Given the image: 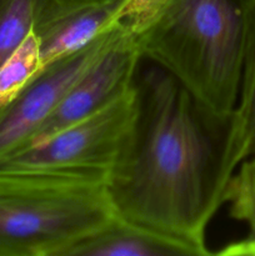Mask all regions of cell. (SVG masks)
Here are the masks:
<instances>
[{"label":"cell","instance_id":"cell-12","mask_svg":"<svg viewBox=\"0 0 255 256\" xmlns=\"http://www.w3.org/2000/svg\"><path fill=\"white\" fill-rule=\"evenodd\" d=\"M225 204L232 218L249 226L248 236H255V156L235 170L225 192Z\"/></svg>","mask_w":255,"mask_h":256},{"label":"cell","instance_id":"cell-13","mask_svg":"<svg viewBox=\"0 0 255 256\" xmlns=\"http://www.w3.org/2000/svg\"><path fill=\"white\" fill-rule=\"evenodd\" d=\"M218 254L220 255H248L255 256V236H246L245 239L226 245Z\"/></svg>","mask_w":255,"mask_h":256},{"label":"cell","instance_id":"cell-8","mask_svg":"<svg viewBox=\"0 0 255 256\" xmlns=\"http://www.w3.org/2000/svg\"><path fill=\"white\" fill-rule=\"evenodd\" d=\"M62 256H194V254L184 245L116 216L104 228L66 248Z\"/></svg>","mask_w":255,"mask_h":256},{"label":"cell","instance_id":"cell-11","mask_svg":"<svg viewBox=\"0 0 255 256\" xmlns=\"http://www.w3.org/2000/svg\"><path fill=\"white\" fill-rule=\"evenodd\" d=\"M36 0H0V65L29 35Z\"/></svg>","mask_w":255,"mask_h":256},{"label":"cell","instance_id":"cell-1","mask_svg":"<svg viewBox=\"0 0 255 256\" xmlns=\"http://www.w3.org/2000/svg\"><path fill=\"white\" fill-rule=\"evenodd\" d=\"M136 115L106 190L118 218L212 255L206 229L225 204L229 119L202 106L158 65L135 82Z\"/></svg>","mask_w":255,"mask_h":256},{"label":"cell","instance_id":"cell-3","mask_svg":"<svg viewBox=\"0 0 255 256\" xmlns=\"http://www.w3.org/2000/svg\"><path fill=\"white\" fill-rule=\"evenodd\" d=\"M115 218L102 182L0 172V256H62Z\"/></svg>","mask_w":255,"mask_h":256},{"label":"cell","instance_id":"cell-2","mask_svg":"<svg viewBox=\"0 0 255 256\" xmlns=\"http://www.w3.org/2000/svg\"><path fill=\"white\" fill-rule=\"evenodd\" d=\"M254 0H160L140 36L142 59L169 72L212 114L238 102Z\"/></svg>","mask_w":255,"mask_h":256},{"label":"cell","instance_id":"cell-10","mask_svg":"<svg viewBox=\"0 0 255 256\" xmlns=\"http://www.w3.org/2000/svg\"><path fill=\"white\" fill-rule=\"evenodd\" d=\"M42 70L40 42L32 30L0 65V108L12 102Z\"/></svg>","mask_w":255,"mask_h":256},{"label":"cell","instance_id":"cell-5","mask_svg":"<svg viewBox=\"0 0 255 256\" xmlns=\"http://www.w3.org/2000/svg\"><path fill=\"white\" fill-rule=\"evenodd\" d=\"M144 25L126 8L115 26L45 66L12 102L0 108V162L29 144L70 90L115 40L129 30L144 32Z\"/></svg>","mask_w":255,"mask_h":256},{"label":"cell","instance_id":"cell-7","mask_svg":"<svg viewBox=\"0 0 255 256\" xmlns=\"http://www.w3.org/2000/svg\"><path fill=\"white\" fill-rule=\"evenodd\" d=\"M129 0H36L32 30L40 42L42 69L112 29Z\"/></svg>","mask_w":255,"mask_h":256},{"label":"cell","instance_id":"cell-4","mask_svg":"<svg viewBox=\"0 0 255 256\" xmlns=\"http://www.w3.org/2000/svg\"><path fill=\"white\" fill-rule=\"evenodd\" d=\"M136 89L45 142L0 162L2 174H42L106 185L134 126Z\"/></svg>","mask_w":255,"mask_h":256},{"label":"cell","instance_id":"cell-6","mask_svg":"<svg viewBox=\"0 0 255 256\" xmlns=\"http://www.w3.org/2000/svg\"><path fill=\"white\" fill-rule=\"evenodd\" d=\"M142 34L139 30H129L115 40L82 75L25 148L45 142L130 92L135 86L142 60Z\"/></svg>","mask_w":255,"mask_h":256},{"label":"cell","instance_id":"cell-9","mask_svg":"<svg viewBox=\"0 0 255 256\" xmlns=\"http://www.w3.org/2000/svg\"><path fill=\"white\" fill-rule=\"evenodd\" d=\"M252 156H255V0L248 19L239 96L230 118L226 148L230 174H234L242 162Z\"/></svg>","mask_w":255,"mask_h":256}]
</instances>
